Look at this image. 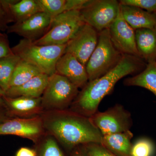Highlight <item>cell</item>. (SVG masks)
<instances>
[{
	"label": "cell",
	"mask_w": 156,
	"mask_h": 156,
	"mask_svg": "<svg viewBox=\"0 0 156 156\" xmlns=\"http://www.w3.org/2000/svg\"><path fill=\"white\" fill-rule=\"evenodd\" d=\"M46 134L41 116L30 119L11 118L0 123V135H14L35 144Z\"/></svg>",
	"instance_id": "9c48e42d"
},
{
	"label": "cell",
	"mask_w": 156,
	"mask_h": 156,
	"mask_svg": "<svg viewBox=\"0 0 156 156\" xmlns=\"http://www.w3.org/2000/svg\"><path fill=\"white\" fill-rule=\"evenodd\" d=\"M133 133L128 131L121 133L103 135L101 144L118 156H130Z\"/></svg>",
	"instance_id": "ac0fdd59"
},
{
	"label": "cell",
	"mask_w": 156,
	"mask_h": 156,
	"mask_svg": "<svg viewBox=\"0 0 156 156\" xmlns=\"http://www.w3.org/2000/svg\"><path fill=\"white\" fill-rule=\"evenodd\" d=\"M3 34H4L1 33V32H0V37H1V36H2L3 35Z\"/></svg>",
	"instance_id": "836d02e7"
},
{
	"label": "cell",
	"mask_w": 156,
	"mask_h": 156,
	"mask_svg": "<svg viewBox=\"0 0 156 156\" xmlns=\"http://www.w3.org/2000/svg\"><path fill=\"white\" fill-rule=\"evenodd\" d=\"M41 73L35 66L20 59L12 75L9 88L20 86Z\"/></svg>",
	"instance_id": "7402d4cb"
},
{
	"label": "cell",
	"mask_w": 156,
	"mask_h": 156,
	"mask_svg": "<svg viewBox=\"0 0 156 156\" xmlns=\"http://www.w3.org/2000/svg\"><path fill=\"white\" fill-rule=\"evenodd\" d=\"M66 44L62 45H38L25 39H21L11 48L20 59L35 66L48 76L56 73V63L64 54Z\"/></svg>",
	"instance_id": "3957f363"
},
{
	"label": "cell",
	"mask_w": 156,
	"mask_h": 156,
	"mask_svg": "<svg viewBox=\"0 0 156 156\" xmlns=\"http://www.w3.org/2000/svg\"><path fill=\"white\" fill-rule=\"evenodd\" d=\"M145 66L142 58L124 54L116 66L101 77L89 81L81 89L69 109L78 113L90 117L98 111L104 98L111 94L116 84L122 78L134 74Z\"/></svg>",
	"instance_id": "7a4b0ae2"
},
{
	"label": "cell",
	"mask_w": 156,
	"mask_h": 156,
	"mask_svg": "<svg viewBox=\"0 0 156 156\" xmlns=\"http://www.w3.org/2000/svg\"><path fill=\"white\" fill-rule=\"evenodd\" d=\"M20 60L14 54L0 59V87L5 92L9 89L12 75Z\"/></svg>",
	"instance_id": "603a6c76"
},
{
	"label": "cell",
	"mask_w": 156,
	"mask_h": 156,
	"mask_svg": "<svg viewBox=\"0 0 156 156\" xmlns=\"http://www.w3.org/2000/svg\"><path fill=\"white\" fill-rule=\"evenodd\" d=\"M136 48L141 58L148 63L156 59V27L142 28L135 30Z\"/></svg>",
	"instance_id": "e0dca14e"
},
{
	"label": "cell",
	"mask_w": 156,
	"mask_h": 156,
	"mask_svg": "<svg viewBox=\"0 0 156 156\" xmlns=\"http://www.w3.org/2000/svg\"><path fill=\"white\" fill-rule=\"evenodd\" d=\"M85 23L80 10L63 12L52 18L48 31L33 42L38 45L66 44Z\"/></svg>",
	"instance_id": "5b68a950"
},
{
	"label": "cell",
	"mask_w": 156,
	"mask_h": 156,
	"mask_svg": "<svg viewBox=\"0 0 156 156\" xmlns=\"http://www.w3.org/2000/svg\"><path fill=\"white\" fill-rule=\"evenodd\" d=\"M109 31L112 41L117 50L123 54L140 58L136 48L135 30L124 20L121 9Z\"/></svg>",
	"instance_id": "8fae6325"
},
{
	"label": "cell",
	"mask_w": 156,
	"mask_h": 156,
	"mask_svg": "<svg viewBox=\"0 0 156 156\" xmlns=\"http://www.w3.org/2000/svg\"><path fill=\"white\" fill-rule=\"evenodd\" d=\"M125 86L142 87L149 90L156 97V66L155 62L148 63L138 74L124 81Z\"/></svg>",
	"instance_id": "ffe728a7"
},
{
	"label": "cell",
	"mask_w": 156,
	"mask_h": 156,
	"mask_svg": "<svg viewBox=\"0 0 156 156\" xmlns=\"http://www.w3.org/2000/svg\"><path fill=\"white\" fill-rule=\"evenodd\" d=\"M82 146L87 156H118L101 144L91 143Z\"/></svg>",
	"instance_id": "484cf974"
},
{
	"label": "cell",
	"mask_w": 156,
	"mask_h": 156,
	"mask_svg": "<svg viewBox=\"0 0 156 156\" xmlns=\"http://www.w3.org/2000/svg\"><path fill=\"white\" fill-rule=\"evenodd\" d=\"M90 118L102 136L130 131L133 125L131 113L119 104L98 111Z\"/></svg>",
	"instance_id": "ba28073f"
},
{
	"label": "cell",
	"mask_w": 156,
	"mask_h": 156,
	"mask_svg": "<svg viewBox=\"0 0 156 156\" xmlns=\"http://www.w3.org/2000/svg\"><path fill=\"white\" fill-rule=\"evenodd\" d=\"M15 156H37L36 151L35 148L21 147L16 152Z\"/></svg>",
	"instance_id": "4dcf8cb0"
},
{
	"label": "cell",
	"mask_w": 156,
	"mask_h": 156,
	"mask_svg": "<svg viewBox=\"0 0 156 156\" xmlns=\"http://www.w3.org/2000/svg\"><path fill=\"white\" fill-rule=\"evenodd\" d=\"M79 92V88L67 78L55 73L49 76L48 85L41 96L44 111L68 109Z\"/></svg>",
	"instance_id": "8992f818"
},
{
	"label": "cell",
	"mask_w": 156,
	"mask_h": 156,
	"mask_svg": "<svg viewBox=\"0 0 156 156\" xmlns=\"http://www.w3.org/2000/svg\"><path fill=\"white\" fill-rule=\"evenodd\" d=\"M35 145L37 156H66L61 145L49 134H45Z\"/></svg>",
	"instance_id": "cb8c5ba5"
},
{
	"label": "cell",
	"mask_w": 156,
	"mask_h": 156,
	"mask_svg": "<svg viewBox=\"0 0 156 156\" xmlns=\"http://www.w3.org/2000/svg\"><path fill=\"white\" fill-rule=\"evenodd\" d=\"M70 156H87L82 146L80 145L75 148L72 151Z\"/></svg>",
	"instance_id": "1f68e13d"
},
{
	"label": "cell",
	"mask_w": 156,
	"mask_h": 156,
	"mask_svg": "<svg viewBox=\"0 0 156 156\" xmlns=\"http://www.w3.org/2000/svg\"><path fill=\"white\" fill-rule=\"evenodd\" d=\"M52 18L44 12H39L21 22L15 23L7 29L9 33H15L31 41L44 35L50 28Z\"/></svg>",
	"instance_id": "7c38bea8"
},
{
	"label": "cell",
	"mask_w": 156,
	"mask_h": 156,
	"mask_svg": "<svg viewBox=\"0 0 156 156\" xmlns=\"http://www.w3.org/2000/svg\"><path fill=\"white\" fill-rule=\"evenodd\" d=\"M3 97L11 118L30 119L41 116L44 112L41 97Z\"/></svg>",
	"instance_id": "4fadbf2b"
},
{
	"label": "cell",
	"mask_w": 156,
	"mask_h": 156,
	"mask_svg": "<svg viewBox=\"0 0 156 156\" xmlns=\"http://www.w3.org/2000/svg\"><path fill=\"white\" fill-rule=\"evenodd\" d=\"M123 55L113 44L109 29L99 32L97 46L86 65L89 82L113 69L122 60Z\"/></svg>",
	"instance_id": "277c9868"
},
{
	"label": "cell",
	"mask_w": 156,
	"mask_h": 156,
	"mask_svg": "<svg viewBox=\"0 0 156 156\" xmlns=\"http://www.w3.org/2000/svg\"><path fill=\"white\" fill-rule=\"evenodd\" d=\"M5 95V92H4L0 87V96H3Z\"/></svg>",
	"instance_id": "d6a6232c"
},
{
	"label": "cell",
	"mask_w": 156,
	"mask_h": 156,
	"mask_svg": "<svg viewBox=\"0 0 156 156\" xmlns=\"http://www.w3.org/2000/svg\"><path fill=\"white\" fill-rule=\"evenodd\" d=\"M10 0H0V30L5 31L8 29V24L14 22L9 9Z\"/></svg>",
	"instance_id": "83f0119b"
},
{
	"label": "cell",
	"mask_w": 156,
	"mask_h": 156,
	"mask_svg": "<svg viewBox=\"0 0 156 156\" xmlns=\"http://www.w3.org/2000/svg\"><path fill=\"white\" fill-rule=\"evenodd\" d=\"M11 118L3 96H0V123Z\"/></svg>",
	"instance_id": "f546056e"
},
{
	"label": "cell",
	"mask_w": 156,
	"mask_h": 156,
	"mask_svg": "<svg viewBox=\"0 0 156 156\" xmlns=\"http://www.w3.org/2000/svg\"><path fill=\"white\" fill-rule=\"evenodd\" d=\"M155 151L154 144L151 140L140 138L132 145L130 156H153Z\"/></svg>",
	"instance_id": "d4e9b609"
},
{
	"label": "cell",
	"mask_w": 156,
	"mask_h": 156,
	"mask_svg": "<svg viewBox=\"0 0 156 156\" xmlns=\"http://www.w3.org/2000/svg\"><path fill=\"white\" fill-rule=\"evenodd\" d=\"M120 9L124 20L134 30L156 27V13H150L133 6L121 4Z\"/></svg>",
	"instance_id": "2e32d148"
},
{
	"label": "cell",
	"mask_w": 156,
	"mask_h": 156,
	"mask_svg": "<svg viewBox=\"0 0 156 156\" xmlns=\"http://www.w3.org/2000/svg\"><path fill=\"white\" fill-rule=\"evenodd\" d=\"M49 77L47 75L40 74L20 86L10 87L5 92V96L12 98L21 96L41 97L48 85Z\"/></svg>",
	"instance_id": "9a60e30c"
},
{
	"label": "cell",
	"mask_w": 156,
	"mask_h": 156,
	"mask_svg": "<svg viewBox=\"0 0 156 156\" xmlns=\"http://www.w3.org/2000/svg\"><path fill=\"white\" fill-rule=\"evenodd\" d=\"M155 65H156V59L155 62Z\"/></svg>",
	"instance_id": "e575fe53"
},
{
	"label": "cell",
	"mask_w": 156,
	"mask_h": 156,
	"mask_svg": "<svg viewBox=\"0 0 156 156\" xmlns=\"http://www.w3.org/2000/svg\"></svg>",
	"instance_id": "d590c367"
},
{
	"label": "cell",
	"mask_w": 156,
	"mask_h": 156,
	"mask_svg": "<svg viewBox=\"0 0 156 156\" xmlns=\"http://www.w3.org/2000/svg\"><path fill=\"white\" fill-rule=\"evenodd\" d=\"M56 73L67 78L79 89H83L89 82L86 67L69 53H64L58 59Z\"/></svg>",
	"instance_id": "5bb4252c"
},
{
	"label": "cell",
	"mask_w": 156,
	"mask_h": 156,
	"mask_svg": "<svg viewBox=\"0 0 156 156\" xmlns=\"http://www.w3.org/2000/svg\"><path fill=\"white\" fill-rule=\"evenodd\" d=\"M88 0H36L41 12L53 18L66 11L80 10Z\"/></svg>",
	"instance_id": "d6986e66"
},
{
	"label": "cell",
	"mask_w": 156,
	"mask_h": 156,
	"mask_svg": "<svg viewBox=\"0 0 156 156\" xmlns=\"http://www.w3.org/2000/svg\"><path fill=\"white\" fill-rule=\"evenodd\" d=\"M120 9V2L117 0H88L80 12L85 23L99 33L109 28Z\"/></svg>",
	"instance_id": "52a82bcc"
},
{
	"label": "cell",
	"mask_w": 156,
	"mask_h": 156,
	"mask_svg": "<svg viewBox=\"0 0 156 156\" xmlns=\"http://www.w3.org/2000/svg\"><path fill=\"white\" fill-rule=\"evenodd\" d=\"M13 54L12 49L9 46L7 35L4 34L0 37V59Z\"/></svg>",
	"instance_id": "f1b7e54d"
},
{
	"label": "cell",
	"mask_w": 156,
	"mask_h": 156,
	"mask_svg": "<svg viewBox=\"0 0 156 156\" xmlns=\"http://www.w3.org/2000/svg\"><path fill=\"white\" fill-rule=\"evenodd\" d=\"M9 7L15 23L21 22L41 12L36 0L10 1Z\"/></svg>",
	"instance_id": "44dd1931"
},
{
	"label": "cell",
	"mask_w": 156,
	"mask_h": 156,
	"mask_svg": "<svg viewBox=\"0 0 156 156\" xmlns=\"http://www.w3.org/2000/svg\"><path fill=\"white\" fill-rule=\"evenodd\" d=\"M123 5L133 6L150 13H156V0H120Z\"/></svg>",
	"instance_id": "4316f807"
},
{
	"label": "cell",
	"mask_w": 156,
	"mask_h": 156,
	"mask_svg": "<svg viewBox=\"0 0 156 156\" xmlns=\"http://www.w3.org/2000/svg\"><path fill=\"white\" fill-rule=\"evenodd\" d=\"M46 134L61 146L72 151L80 145L101 143L102 135L90 117L70 110L45 111L41 115Z\"/></svg>",
	"instance_id": "6da1fadb"
},
{
	"label": "cell",
	"mask_w": 156,
	"mask_h": 156,
	"mask_svg": "<svg viewBox=\"0 0 156 156\" xmlns=\"http://www.w3.org/2000/svg\"><path fill=\"white\" fill-rule=\"evenodd\" d=\"M99 33L85 23L66 44L65 53L71 54L86 67L98 42Z\"/></svg>",
	"instance_id": "30bf717a"
}]
</instances>
